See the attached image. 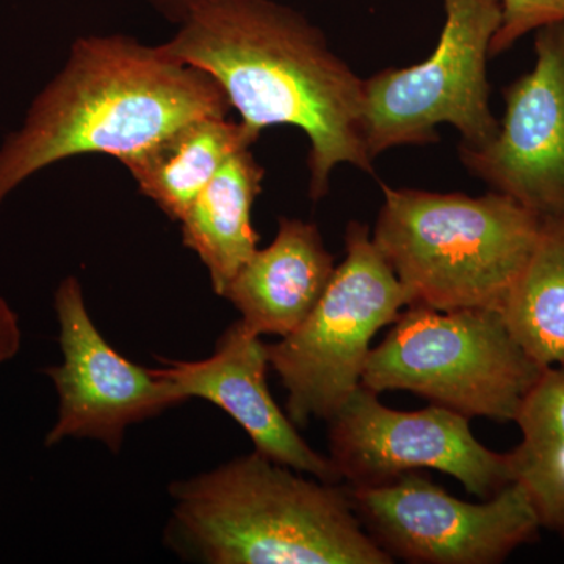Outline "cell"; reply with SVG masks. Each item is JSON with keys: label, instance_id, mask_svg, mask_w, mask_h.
Wrapping results in <instances>:
<instances>
[{"label": "cell", "instance_id": "1", "mask_svg": "<svg viewBox=\"0 0 564 564\" xmlns=\"http://www.w3.org/2000/svg\"><path fill=\"white\" fill-rule=\"evenodd\" d=\"M166 43V57L209 74L252 135L289 124L306 133L310 196L333 170L373 174L362 135L364 79L303 13L276 0H204Z\"/></svg>", "mask_w": 564, "mask_h": 564}, {"label": "cell", "instance_id": "2", "mask_svg": "<svg viewBox=\"0 0 564 564\" xmlns=\"http://www.w3.org/2000/svg\"><path fill=\"white\" fill-rule=\"evenodd\" d=\"M209 74L124 35L84 36L0 144V204L18 185L82 154L118 161L203 117H228Z\"/></svg>", "mask_w": 564, "mask_h": 564}, {"label": "cell", "instance_id": "3", "mask_svg": "<svg viewBox=\"0 0 564 564\" xmlns=\"http://www.w3.org/2000/svg\"><path fill=\"white\" fill-rule=\"evenodd\" d=\"M169 536L209 564H391L347 486L304 478L258 452L173 481Z\"/></svg>", "mask_w": 564, "mask_h": 564}, {"label": "cell", "instance_id": "4", "mask_svg": "<svg viewBox=\"0 0 564 564\" xmlns=\"http://www.w3.org/2000/svg\"><path fill=\"white\" fill-rule=\"evenodd\" d=\"M372 234L410 306L502 313L532 258L543 218L510 196L393 188Z\"/></svg>", "mask_w": 564, "mask_h": 564}, {"label": "cell", "instance_id": "5", "mask_svg": "<svg viewBox=\"0 0 564 564\" xmlns=\"http://www.w3.org/2000/svg\"><path fill=\"white\" fill-rule=\"evenodd\" d=\"M547 367L518 343L500 311L406 306L364 367L380 395L410 391L466 417L514 422Z\"/></svg>", "mask_w": 564, "mask_h": 564}, {"label": "cell", "instance_id": "6", "mask_svg": "<svg viewBox=\"0 0 564 564\" xmlns=\"http://www.w3.org/2000/svg\"><path fill=\"white\" fill-rule=\"evenodd\" d=\"M345 251L310 317L269 345L270 367L288 391L285 410L296 426L332 421L361 386L373 337L410 306L369 226L348 223Z\"/></svg>", "mask_w": 564, "mask_h": 564}, {"label": "cell", "instance_id": "7", "mask_svg": "<svg viewBox=\"0 0 564 564\" xmlns=\"http://www.w3.org/2000/svg\"><path fill=\"white\" fill-rule=\"evenodd\" d=\"M445 24L426 61L386 68L364 80L362 135L367 152L440 140V124L462 144L484 148L499 132L489 96L488 58L500 25L496 0H443Z\"/></svg>", "mask_w": 564, "mask_h": 564}, {"label": "cell", "instance_id": "8", "mask_svg": "<svg viewBox=\"0 0 564 564\" xmlns=\"http://www.w3.org/2000/svg\"><path fill=\"white\" fill-rule=\"evenodd\" d=\"M347 489L352 510L375 543L408 563H503L516 549L536 541L541 530L518 484L484 503L456 499L421 473Z\"/></svg>", "mask_w": 564, "mask_h": 564}, {"label": "cell", "instance_id": "9", "mask_svg": "<svg viewBox=\"0 0 564 564\" xmlns=\"http://www.w3.org/2000/svg\"><path fill=\"white\" fill-rule=\"evenodd\" d=\"M328 423L329 458L348 488L440 470L486 500L514 484L510 455L489 451L474 436L469 417L440 404L397 411L359 386Z\"/></svg>", "mask_w": 564, "mask_h": 564}, {"label": "cell", "instance_id": "10", "mask_svg": "<svg viewBox=\"0 0 564 564\" xmlns=\"http://www.w3.org/2000/svg\"><path fill=\"white\" fill-rule=\"evenodd\" d=\"M54 307L63 362L44 370L58 395L57 421L44 441L47 447L68 437H88L118 454L129 426L187 400L170 378L129 361L104 339L76 276L61 282Z\"/></svg>", "mask_w": 564, "mask_h": 564}, {"label": "cell", "instance_id": "11", "mask_svg": "<svg viewBox=\"0 0 564 564\" xmlns=\"http://www.w3.org/2000/svg\"><path fill=\"white\" fill-rule=\"evenodd\" d=\"M534 68L505 88L499 132L459 147L474 176L540 218L564 217V21L538 29Z\"/></svg>", "mask_w": 564, "mask_h": 564}, {"label": "cell", "instance_id": "12", "mask_svg": "<svg viewBox=\"0 0 564 564\" xmlns=\"http://www.w3.org/2000/svg\"><path fill=\"white\" fill-rule=\"evenodd\" d=\"M158 361L162 367L154 369L155 373L174 381L185 399L207 400L231 415L250 436L258 454L326 484H343L332 458L311 448L274 402L267 384L269 345L242 321L221 334L209 358Z\"/></svg>", "mask_w": 564, "mask_h": 564}, {"label": "cell", "instance_id": "13", "mask_svg": "<svg viewBox=\"0 0 564 564\" xmlns=\"http://www.w3.org/2000/svg\"><path fill=\"white\" fill-rule=\"evenodd\" d=\"M334 272L317 226L282 217L273 242L256 250L223 296L250 332L285 337L313 313Z\"/></svg>", "mask_w": 564, "mask_h": 564}, {"label": "cell", "instance_id": "14", "mask_svg": "<svg viewBox=\"0 0 564 564\" xmlns=\"http://www.w3.org/2000/svg\"><path fill=\"white\" fill-rule=\"evenodd\" d=\"M258 137L228 117L195 118L122 159L140 193L173 221H181L196 196L237 151Z\"/></svg>", "mask_w": 564, "mask_h": 564}, {"label": "cell", "instance_id": "15", "mask_svg": "<svg viewBox=\"0 0 564 564\" xmlns=\"http://www.w3.org/2000/svg\"><path fill=\"white\" fill-rule=\"evenodd\" d=\"M265 169L250 148L232 154L182 217V242L202 259L212 288L225 295L236 274L258 250L252 206Z\"/></svg>", "mask_w": 564, "mask_h": 564}, {"label": "cell", "instance_id": "16", "mask_svg": "<svg viewBox=\"0 0 564 564\" xmlns=\"http://www.w3.org/2000/svg\"><path fill=\"white\" fill-rule=\"evenodd\" d=\"M522 440L510 452L514 484L524 489L541 529L564 538V369L547 367L518 417Z\"/></svg>", "mask_w": 564, "mask_h": 564}, {"label": "cell", "instance_id": "17", "mask_svg": "<svg viewBox=\"0 0 564 564\" xmlns=\"http://www.w3.org/2000/svg\"><path fill=\"white\" fill-rule=\"evenodd\" d=\"M502 314L518 343L541 366H564V217L541 223L532 258Z\"/></svg>", "mask_w": 564, "mask_h": 564}, {"label": "cell", "instance_id": "18", "mask_svg": "<svg viewBox=\"0 0 564 564\" xmlns=\"http://www.w3.org/2000/svg\"><path fill=\"white\" fill-rule=\"evenodd\" d=\"M500 25L491 41V55L503 54L527 35L544 25L564 21V0H496Z\"/></svg>", "mask_w": 564, "mask_h": 564}, {"label": "cell", "instance_id": "19", "mask_svg": "<svg viewBox=\"0 0 564 564\" xmlns=\"http://www.w3.org/2000/svg\"><path fill=\"white\" fill-rule=\"evenodd\" d=\"M21 343L20 317L6 300L0 299V366L18 355Z\"/></svg>", "mask_w": 564, "mask_h": 564}, {"label": "cell", "instance_id": "20", "mask_svg": "<svg viewBox=\"0 0 564 564\" xmlns=\"http://www.w3.org/2000/svg\"><path fill=\"white\" fill-rule=\"evenodd\" d=\"M144 2L158 10L166 20L181 24L204 0H144Z\"/></svg>", "mask_w": 564, "mask_h": 564}]
</instances>
